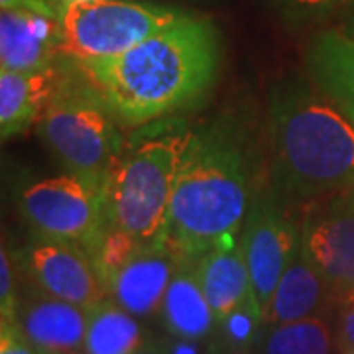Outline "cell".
I'll list each match as a JSON object with an SVG mask.
<instances>
[{
	"instance_id": "d6a6232c",
	"label": "cell",
	"mask_w": 354,
	"mask_h": 354,
	"mask_svg": "<svg viewBox=\"0 0 354 354\" xmlns=\"http://www.w3.org/2000/svg\"><path fill=\"white\" fill-rule=\"evenodd\" d=\"M342 354H354V351H342Z\"/></svg>"
},
{
	"instance_id": "ffe728a7",
	"label": "cell",
	"mask_w": 354,
	"mask_h": 354,
	"mask_svg": "<svg viewBox=\"0 0 354 354\" xmlns=\"http://www.w3.org/2000/svg\"><path fill=\"white\" fill-rule=\"evenodd\" d=\"M262 354H330V330L319 317L272 325L262 337Z\"/></svg>"
},
{
	"instance_id": "d4e9b609",
	"label": "cell",
	"mask_w": 354,
	"mask_h": 354,
	"mask_svg": "<svg viewBox=\"0 0 354 354\" xmlns=\"http://www.w3.org/2000/svg\"><path fill=\"white\" fill-rule=\"evenodd\" d=\"M0 354H41L26 341L18 323H2L0 329Z\"/></svg>"
},
{
	"instance_id": "1f68e13d",
	"label": "cell",
	"mask_w": 354,
	"mask_h": 354,
	"mask_svg": "<svg viewBox=\"0 0 354 354\" xmlns=\"http://www.w3.org/2000/svg\"><path fill=\"white\" fill-rule=\"evenodd\" d=\"M230 354H256L252 348H244V351H239V353H230Z\"/></svg>"
},
{
	"instance_id": "52a82bcc",
	"label": "cell",
	"mask_w": 354,
	"mask_h": 354,
	"mask_svg": "<svg viewBox=\"0 0 354 354\" xmlns=\"http://www.w3.org/2000/svg\"><path fill=\"white\" fill-rule=\"evenodd\" d=\"M106 179L67 171L26 183L16 197L20 213L36 236L75 242L88 254L109 225Z\"/></svg>"
},
{
	"instance_id": "603a6c76",
	"label": "cell",
	"mask_w": 354,
	"mask_h": 354,
	"mask_svg": "<svg viewBox=\"0 0 354 354\" xmlns=\"http://www.w3.org/2000/svg\"><path fill=\"white\" fill-rule=\"evenodd\" d=\"M290 26H309L329 18L354 0H264Z\"/></svg>"
},
{
	"instance_id": "4fadbf2b",
	"label": "cell",
	"mask_w": 354,
	"mask_h": 354,
	"mask_svg": "<svg viewBox=\"0 0 354 354\" xmlns=\"http://www.w3.org/2000/svg\"><path fill=\"white\" fill-rule=\"evenodd\" d=\"M87 317L88 309L41 291L18 304L16 323L26 341L41 354H79L83 353Z\"/></svg>"
},
{
	"instance_id": "3957f363",
	"label": "cell",
	"mask_w": 354,
	"mask_h": 354,
	"mask_svg": "<svg viewBox=\"0 0 354 354\" xmlns=\"http://www.w3.org/2000/svg\"><path fill=\"white\" fill-rule=\"evenodd\" d=\"M272 183L295 201L354 189V120L309 79L268 91Z\"/></svg>"
},
{
	"instance_id": "cb8c5ba5",
	"label": "cell",
	"mask_w": 354,
	"mask_h": 354,
	"mask_svg": "<svg viewBox=\"0 0 354 354\" xmlns=\"http://www.w3.org/2000/svg\"><path fill=\"white\" fill-rule=\"evenodd\" d=\"M18 297H16V272L14 256L6 246L0 250V311L2 323H16L18 315Z\"/></svg>"
},
{
	"instance_id": "ac0fdd59",
	"label": "cell",
	"mask_w": 354,
	"mask_h": 354,
	"mask_svg": "<svg viewBox=\"0 0 354 354\" xmlns=\"http://www.w3.org/2000/svg\"><path fill=\"white\" fill-rule=\"evenodd\" d=\"M199 279L216 321L244 304L252 293V281L241 241L205 254L199 260Z\"/></svg>"
},
{
	"instance_id": "8992f818",
	"label": "cell",
	"mask_w": 354,
	"mask_h": 354,
	"mask_svg": "<svg viewBox=\"0 0 354 354\" xmlns=\"http://www.w3.org/2000/svg\"><path fill=\"white\" fill-rule=\"evenodd\" d=\"M187 12L153 2L95 0L65 6L62 59H113L156 36Z\"/></svg>"
},
{
	"instance_id": "44dd1931",
	"label": "cell",
	"mask_w": 354,
	"mask_h": 354,
	"mask_svg": "<svg viewBox=\"0 0 354 354\" xmlns=\"http://www.w3.org/2000/svg\"><path fill=\"white\" fill-rule=\"evenodd\" d=\"M266 323L264 311L258 305L254 293L225 319L216 321L213 341L207 354H230L252 348L254 342L262 339V325Z\"/></svg>"
},
{
	"instance_id": "5bb4252c",
	"label": "cell",
	"mask_w": 354,
	"mask_h": 354,
	"mask_svg": "<svg viewBox=\"0 0 354 354\" xmlns=\"http://www.w3.org/2000/svg\"><path fill=\"white\" fill-rule=\"evenodd\" d=\"M65 62V59H64ZM65 65H50L38 71L0 69V134L8 140L22 134L39 120L67 77Z\"/></svg>"
},
{
	"instance_id": "9c48e42d",
	"label": "cell",
	"mask_w": 354,
	"mask_h": 354,
	"mask_svg": "<svg viewBox=\"0 0 354 354\" xmlns=\"http://www.w3.org/2000/svg\"><path fill=\"white\" fill-rule=\"evenodd\" d=\"M28 272L51 297L91 309L109 299V290L91 256L75 242L36 236L22 252Z\"/></svg>"
},
{
	"instance_id": "83f0119b",
	"label": "cell",
	"mask_w": 354,
	"mask_h": 354,
	"mask_svg": "<svg viewBox=\"0 0 354 354\" xmlns=\"http://www.w3.org/2000/svg\"><path fill=\"white\" fill-rule=\"evenodd\" d=\"M167 354H199L197 342L185 341V339H176L171 344H164Z\"/></svg>"
},
{
	"instance_id": "7402d4cb",
	"label": "cell",
	"mask_w": 354,
	"mask_h": 354,
	"mask_svg": "<svg viewBox=\"0 0 354 354\" xmlns=\"http://www.w3.org/2000/svg\"><path fill=\"white\" fill-rule=\"evenodd\" d=\"M142 246L144 244L136 241L132 234L106 225L99 241L95 242V246L88 250V256H91L101 279L104 281L106 290H109V283L114 278V274L127 264Z\"/></svg>"
},
{
	"instance_id": "2e32d148",
	"label": "cell",
	"mask_w": 354,
	"mask_h": 354,
	"mask_svg": "<svg viewBox=\"0 0 354 354\" xmlns=\"http://www.w3.org/2000/svg\"><path fill=\"white\" fill-rule=\"evenodd\" d=\"M307 75L354 120V39L341 30L317 34L305 53Z\"/></svg>"
},
{
	"instance_id": "6da1fadb",
	"label": "cell",
	"mask_w": 354,
	"mask_h": 354,
	"mask_svg": "<svg viewBox=\"0 0 354 354\" xmlns=\"http://www.w3.org/2000/svg\"><path fill=\"white\" fill-rule=\"evenodd\" d=\"M65 62L118 124L138 128L207 99L221 73L223 36L213 20L187 12L118 57Z\"/></svg>"
},
{
	"instance_id": "30bf717a",
	"label": "cell",
	"mask_w": 354,
	"mask_h": 354,
	"mask_svg": "<svg viewBox=\"0 0 354 354\" xmlns=\"http://www.w3.org/2000/svg\"><path fill=\"white\" fill-rule=\"evenodd\" d=\"M301 242L341 301L354 297V191L307 213Z\"/></svg>"
},
{
	"instance_id": "7c38bea8",
	"label": "cell",
	"mask_w": 354,
	"mask_h": 354,
	"mask_svg": "<svg viewBox=\"0 0 354 354\" xmlns=\"http://www.w3.org/2000/svg\"><path fill=\"white\" fill-rule=\"evenodd\" d=\"M62 20L28 10L0 12V69L38 71L62 59Z\"/></svg>"
},
{
	"instance_id": "e0dca14e",
	"label": "cell",
	"mask_w": 354,
	"mask_h": 354,
	"mask_svg": "<svg viewBox=\"0 0 354 354\" xmlns=\"http://www.w3.org/2000/svg\"><path fill=\"white\" fill-rule=\"evenodd\" d=\"M329 291L327 281L311 262L304 242H299V248L286 268L266 311V323L278 325L315 317Z\"/></svg>"
},
{
	"instance_id": "7a4b0ae2",
	"label": "cell",
	"mask_w": 354,
	"mask_h": 354,
	"mask_svg": "<svg viewBox=\"0 0 354 354\" xmlns=\"http://www.w3.org/2000/svg\"><path fill=\"white\" fill-rule=\"evenodd\" d=\"M254 191L248 130L239 116L218 114L191 134L164 241L181 260L239 242Z\"/></svg>"
},
{
	"instance_id": "5b68a950",
	"label": "cell",
	"mask_w": 354,
	"mask_h": 354,
	"mask_svg": "<svg viewBox=\"0 0 354 354\" xmlns=\"http://www.w3.org/2000/svg\"><path fill=\"white\" fill-rule=\"evenodd\" d=\"M73 75L75 81L65 77L39 116L36 132L69 171L106 179L124 152L118 120L75 71Z\"/></svg>"
},
{
	"instance_id": "4316f807",
	"label": "cell",
	"mask_w": 354,
	"mask_h": 354,
	"mask_svg": "<svg viewBox=\"0 0 354 354\" xmlns=\"http://www.w3.org/2000/svg\"><path fill=\"white\" fill-rule=\"evenodd\" d=\"M339 342L342 351H354V297L342 301L339 319Z\"/></svg>"
},
{
	"instance_id": "484cf974",
	"label": "cell",
	"mask_w": 354,
	"mask_h": 354,
	"mask_svg": "<svg viewBox=\"0 0 354 354\" xmlns=\"http://www.w3.org/2000/svg\"><path fill=\"white\" fill-rule=\"evenodd\" d=\"M2 10H28L62 20V10L55 8L50 0H0Z\"/></svg>"
},
{
	"instance_id": "8fae6325",
	"label": "cell",
	"mask_w": 354,
	"mask_h": 354,
	"mask_svg": "<svg viewBox=\"0 0 354 354\" xmlns=\"http://www.w3.org/2000/svg\"><path fill=\"white\" fill-rule=\"evenodd\" d=\"M179 262V254L164 239L142 246L114 274L109 283V297L136 319L156 315Z\"/></svg>"
},
{
	"instance_id": "f546056e",
	"label": "cell",
	"mask_w": 354,
	"mask_h": 354,
	"mask_svg": "<svg viewBox=\"0 0 354 354\" xmlns=\"http://www.w3.org/2000/svg\"><path fill=\"white\" fill-rule=\"evenodd\" d=\"M342 34H346L348 38L354 39V8L348 12V16L344 18V24H342Z\"/></svg>"
},
{
	"instance_id": "f1b7e54d",
	"label": "cell",
	"mask_w": 354,
	"mask_h": 354,
	"mask_svg": "<svg viewBox=\"0 0 354 354\" xmlns=\"http://www.w3.org/2000/svg\"><path fill=\"white\" fill-rule=\"evenodd\" d=\"M134 354H167L162 342H144Z\"/></svg>"
},
{
	"instance_id": "4dcf8cb0",
	"label": "cell",
	"mask_w": 354,
	"mask_h": 354,
	"mask_svg": "<svg viewBox=\"0 0 354 354\" xmlns=\"http://www.w3.org/2000/svg\"><path fill=\"white\" fill-rule=\"evenodd\" d=\"M50 2L55 8H59V10L64 12V8L65 6H69V4H77V2H95V0H50Z\"/></svg>"
},
{
	"instance_id": "9a60e30c",
	"label": "cell",
	"mask_w": 354,
	"mask_h": 354,
	"mask_svg": "<svg viewBox=\"0 0 354 354\" xmlns=\"http://www.w3.org/2000/svg\"><path fill=\"white\" fill-rule=\"evenodd\" d=\"M160 315L174 339L205 341L216 327V317L199 279V260H181L167 286Z\"/></svg>"
},
{
	"instance_id": "ba28073f",
	"label": "cell",
	"mask_w": 354,
	"mask_h": 354,
	"mask_svg": "<svg viewBox=\"0 0 354 354\" xmlns=\"http://www.w3.org/2000/svg\"><path fill=\"white\" fill-rule=\"evenodd\" d=\"M304 218L299 201L279 191L272 181L256 187L241 244L250 270L252 293L264 317L279 279L299 248Z\"/></svg>"
},
{
	"instance_id": "277c9868",
	"label": "cell",
	"mask_w": 354,
	"mask_h": 354,
	"mask_svg": "<svg viewBox=\"0 0 354 354\" xmlns=\"http://www.w3.org/2000/svg\"><path fill=\"white\" fill-rule=\"evenodd\" d=\"M191 134L179 122H167L122 152L106 179L109 227L132 234L144 246L164 239Z\"/></svg>"
},
{
	"instance_id": "d6986e66",
	"label": "cell",
	"mask_w": 354,
	"mask_h": 354,
	"mask_svg": "<svg viewBox=\"0 0 354 354\" xmlns=\"http://www.w3.org/2000/svg\"><path fill=\"white\" fill-rule=\"evenodd\" d=\"M142 341V327L113 299H104L88 309L83 354H134Z\"/></svg>"
}]
</instances>
